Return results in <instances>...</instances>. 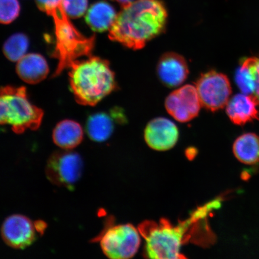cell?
Instances as JSON below:
<instances>
[{
  "label": "cell",
  "instance_id": "1",
  "mask_svg": "<svg viewBox=\"0 0 259 259\" xmlns=\"http://www.w3.org/2000/svg\"><path fill=\"white\" fill-rule=\"evenodd\" d=\"M222 198L218 197L198 207L189 218L171 225L162 219L158 222L145 221L139 225L140 234L145 239V254L151 258H185L181 252L183 245L192 242L208 245L214 240L209 228L208 218L212 210L221 206Z\"/></svg>",
  "mask_w": 259,
  "mask_h": 259
},
{
  "label": "cell",
  "instance_id": "2",
  "mask_svg": "<svg viewBox=\"0 0 259 259\" xmlns=\"http://www.w3.org/2000/svg\"><path fill=\"white\" fill-rule=\"evenodd\" d=\"M167 20V9L161 0H136L118 14L109 37L129 49L141 50L164 31Z\"/></svg>",
  "mask_w": 259,
  "mask_h": 259
},
{
  "label": "cell",
  "instance_id": "3",
  "mask_svg": "<svg viewBox=\"0 0 259 259\" xmlns=\"http://www.w3.org/2000/svg\"><path fill=\"white\" fill-rule=\"evenodd\" d=\"M69 69L71 89L80 105L95 106L116 88L115 74L102 58L76 60Z\"/></svg>",
  "mask_w": 259,
  "mask_h": 259
},
{
  "label": "cell",
  "instance_id": "4",
  "mask_svg": "<svg viewBox=\"0 0 259 259\" xmlns=\"http://www.w3.org/2000/svg\"><path fill=\"white\" fill-rule=\"evenodd\" d=\"M48 15L53 18L55 25L56 47L54 55L58 64L54 76H56L66 68H69L77 58L90 57L95 38L84 36L74 27L65 12L63 4L52 10Z\"/></svg>",
  "mask_w": 259,
  "mask_h": 259
},
{
  "label": "cell",
  "instance_id": "5",
  "mask_svg": "<svg viewBox=\"0 0 259 259\" xmlns=\"http://www.w3.org/2000/svg\"><path fill=\"white\" fill-rule=\"evenodd\" d=\"M0 122L11 126L13 131L21 134L27 130L39 128L44 111L32 105L24 87L6 86L1 89Z\"/></svg>",
  "mask_w": 259,
  "mask_h": 259
},
{
  "label": "cell",
  "instance_id": "6",
  "mask_svg": "<svg viewBox=\"0 0 259 259\" xmlns=\"http://www.w3.org/2000/svg\"><path fill=\"white\" fill-rule=\"evenodd\" d=\"M140 232L131 224L110 227L100 239V246L111 259H128L137 254L141 245Z\"/></svg>",
  "mask_w": 259,
  "mask_h": 259
},
{
  "label": "cell",
  "instance_id": "7",
  "mask_svg": "<svg viewBox=\"0 0 259 259\" xmlns=\"http://www.w3.org/2000/svg\"><path fill=\"white\" fill-rule=\"evenodd\" d=\"M83 170V161L80 155L69 150L57 151L49 158L46 175L55 185L72 190L80 179Z\"/></svg>",
  "mask_w": 259,
  "mask_h": 259
},
{
  "label": "cell",
  "instance_id": "8",
  "mask_svg": "<svg viewBox=\"0 0 259 259\" xmlns=\"http://www.w3.org/2000/svg\"><path fill=\"white\" fill-rule=\"evenodd\" d=\"M196 88L202 106L212 112L224 108L232 93L228 77L212 70L200 76Z\"/></svg>",
  "mask_w": 259,
  "mask_h": 259
},
{
  "label": "cell",
  "instance_id": "9",
  "mask_svg": "<svg viewBox=\"0 0 259 259\" xmlns=\"http://www.w3.org/2000/svg\"><path fill=\"white\" fill-rule=\"evenodd\" d=\"M44 223L34 224L31 220L21 215L9 217L2 226L3 241L10 247L23 249L31 245L36 238V232L44 228Z\"/></svg>",
  "mask_w": 259,
  "mask_h": 259
},
{
  "label": "cell",
  "instance_id": "10",
  "mask_svg": "<svg viewBox=\"0 0 259 259\" xmlns=\"http://www.w3.org/2000/svg\"><path fill=\"white\" fill-rule=\"evenodd\" d=\"M201 105L196 87L191 85L174 91L165 101L167 112L181 122H189L196 117Z\"/></svg>",
  "mask_w": 259,
  "mask_h": 259
},
{
  "label": "cell",
  "instance_id": "11",
  "mask_svg": "<svg viewBox=\"0 0 259 259\" xmlns=\"http://www.w3.org/2000/svg\"><path fill=\"white\" fill-rule=\"evenodd\" d=\"M146 143L154 150H170L176 145L179 131L176 124L165 118H156L149 122L145 129Z\"/></svg>",
  "mask_w": 259,
  "mask_h": 259
},
{
  "label": "cell",
  "instance_id": "12",
  "mask_svg": "<svg viewBox=\"0 0 259 259\" xmlns=\"http://www.w3.org/2000/svg\"><path fill=\"white\" fill-rule=\"evenodd\" d=\"M157 72L164 85L174 88L181 85L186 80L189 70L183 57L177 53H167L158 61Z\"/></svg>",
  "mask_w": 259,
  "mask_h": 259
},
{
  "label": "cell",
  "instance_id": "13",
  "mask_svg": "<svg viewBox=\"0 0 259 259\" xmlns=\"http://www.w3.org/2000/svg\"><path fill=\"white\" fill-rule=\"evenodd\" d=\"M258 100L254 96L238 94L232 97L226 105V113L233 123L243 125L257 119Z\"/></svg>",
  "mask_w": 259,
  "mask_h": 259
},
{
  "label": "cell",
  "instance_id": "14",
  "mask_svg": "<svg viewBox=\"0 0 259 259\" xmlns=\"http://www.w3.org/2000/svg\"><path fill=\"white\" fill-rule=\"evenodd\" d=\"M16 73L25 82L36 84L48 76L49 66L46 60L38 54H26L18 61Z\"/></svg>",
  "mask_w": 259,
  "mask_h": 259
},
{
  "label": "cell",
  "instance_id": "15",
  "mask_svg": "<svg viewBox=\"0 0 259 259\" xmlns=\"http://www.w3.org/2000/svg\"><path fill=\"white\" fill-rule=\"evenodd\" d=\"M113 6L106 2H98L93 4L85 15L87 24L96 32L110 30L117 17Z\"/></svg>",
  "mask_w": 259,
  "mask_h": 259
},
{
  "label": "cell",
  "instance_id": "16",
  "mask_svg": "<svg viewBox=\"0 0 259 259\" xmlns=\"http://www.w3.org/2000/svg\"><path fill=\"white\" fill-rule=\"evenodd\" d=\"M83 132L78 122L70 119L60 121L54 128L53 138L54 144L64 150H70L82 141Z\"/></svg>",
  "mask_w": 259,
  "mask_h": 259
},
{
  "label": "cell",
  "instance_id": "17",
  "mask_svg": "<svg viewBox=\"0 0 259 259\" xmlns=\"http://www.w3.org/2000/svg\"><path fill=\"white\" fill-rule=\"evenodd\" d=\"M235 156L241 163L252 165L259 163V137L252 133L243 134L233 145Z\"/></svg>",
  "mask_w": 259,
  "mask_h": 259
},
{
  "label": "cell",
  "instance_id": "18",
  "mask_svg": "<svg viewBox=\"0 0 259 259\" xmlns=\"http://www.w3.org/2000/svg\"><path fill=\"white\" fill-rule=\"evenodd\" d=\"M114 129L113 119L108 114L99 112L91 115L87 122L86 131L92 140L104 142L111 137Z\"/></svg>",
  "mask_w": 259,
  "mask_h": 259
},
{
  "label": "cell",
  "instance_id": "19",
  "mask_svg": "<svg viewBox=\"0 0 259 259\" xmlns=\"http://www.w3.org/2000/svg\"><path fill=\"white\" fill-rule=\"evenodd\" d=\"M29 46V40L24 34H13L3 45V53L10 61L18 62L25 56Z\"/></svg>",
  "mask_w": 259,
  "mask_h": 259
},
{
  "label": "cell",
  "instance_id": "20",
  "mask_svg": "<svg viewBox=\"0 0 259 259\" xmlns=\"http://www.w3.org/2000/svg\"><path fill=\"white\" fill-rule=\"evenodd\" d=\"M235 80L238 88L243 94L252 96L254 95V80L247 58L242 61L240 67L236 70Z\"/></svg>",
  "mask_w": 259,
  "mask_h": 259
},
{
  "label": "cell",
  "instance_id": "21",
  "mask_svg": "<svg viewBox=\"0 0 259 259\" xmlns=\"http://www.w3.org/2000/svg\"><path fill=\"white\" fill-rule=\"evenodd\" d=\"M18 0H0V21L9 24L15 20L20 13Z\"/></svg>",
  "mask_w": 259,
  "mask_h": 259
},
{
  "label": "cell",
  "instance_id": "22",
  "mask_svg": "<svg viewBox=\"0 0 259 259\" xmlns=\"http://www.w3.org/2000/svg\"><path fill=\"white\" fill-rule=\"evenodd\" d=\"M66 14L71 19L82 17L88 11L89 0H62Z\"/></svg>",
  "mask_w": 259,
  "mask_h": 259
},
{
  "label": "cell",
  "instance_id": "23",
  "mask_svg": "<svg viewBox=\"0 0 259 259\" xmlns=\"http://www.w3.org/2000/svg\"><path fill=\"white\" fill-rule=\"evenodd\" d=\"M247 59L255 84L254 93L252 96L259 101V58H248Z\"/></svg>",
  "mask_w": 259,
  "mask_h": 259
},
{
  "label": "cell",
  "instance_id": "24",
  "mask_svg": "<svg viewBox=\"0 0 259 259\" xmlns=\"http://www.w3.org/2000/svg\"><path fill=\"white\" fill-rule=\"evenodd\" d=\"M111 1L118 3L119 5H121L122 8L127 7V6L131 5L136 0H111Z\"/></svg>",
  "mask_w": 259,
  "mask_h": 259
}]
</instances>
